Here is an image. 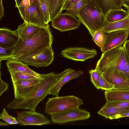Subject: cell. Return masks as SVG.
<instances>
[{"label":"cell","mask_w":129,"mask_h":129,"mask_svg":"<svg viewBox=\"0 0 129 129\" xmlns=\"http://www.w3.org/2000/svg\"><path fill=\"white\" fill-rule=\"evenodd\" d=\"M53 40L49 26L46 27H41L39 32L32 38L23 41L19 38L9 54L0 57V62L41 51L51 46Z\"/></svg>","instance_id":"obj_1"},{"label":"cell","mask_w":129,"mask_h":129,"mask_svg":"<svg viewBox=\"0 0 129 129\" xmlns=\"http://www.w3.org/2000/svg\"><path fill=\"white\" fill-rule=\"evenodd\" d=\"M54 72L41 74V81L37 89L30 96L24 99L14 100L7 106L12 109H22L35 111L37 106L49 94V91L55 80Z\"/></svg>","instance_id":"obj_2"},{"label":"cell","mask_w":129,"mask_h":129,"mask_svg":"<svg viewBox=\"0 0 129 129\" xmlns=\"http://www.w3.org/2000/svg\"><path fill=\"white\" fill-rule=\"evenodd\" d=\"M77 17L86 27L92 37L95 32L102 30L106 21L105 15L93 0H89Z\"/></svg>","instance_id":"obj_3"},{"label":"cell","mask_w":129,"mask_h":129,"mask_svg":"<svg viewBox=\"0 0 129 129\" xmlns=\"http://www.w3.org/2000/svg\"><path fill=\"white\" fill-rule=\"evenodd\" d=\"M125 64V50L122 46L103 53L95 69L101 74L107 71L115 69L123 71Z\"/></svg>","instance_id":"obj_4"},{"label":"cell","mask_w":129,"mask_h":129,"mask_svg":"<svg viewBox=\"0 0 129 129\" xmlns=\"http://www.w3.org/2000/svg\"><path fill=\"white\" fill-rule=\"evenodd\" d=\"M83 104L82 99L73 95L49 98L46 103L45 112L50 115L78 107Z\"/></svg>","instance_id":"obj_5"},{"label":"cell","mask_w":129,"mask_h":129,"mask_svg":"<svg viewBox=\"0 0 129 129\" xmlns=\"http://www.w3.org/2000/svg\"><path fill=\"white\" fill-rule=\"evenodd\" d=\"M54 58V53L51 46L39 52L23 56L14 59L19 60L28 65L38 68L49 65Z\"/></svg>","instance_id":"obj_6"},{"label":"cell","mask_w":129,"mask_h":129,"mask_svg":"<svg viewBox=\"0 0 129 129\" xmlns=\"http://www.w3.org/2000/svg\"><path fill=\"white\" fill-rule=\"evenodd\" d=\"M17 8L24 21L41 27H46L49 26L45 22L38 1L34 2L27 8L19 7Z\"/></svg>","instance_id":"obj_7"},{"label":"cell","mask_w":129,"mask_h":129,"mask_svg":"<svg viewBox=\"0 0 129 129\" xmlns=\"http://www.w3.org/2000/svg\"><path fill=\"white\" fill-rule=\"evenodd\" d=\"M40 81L41 76L37 79L17 80L12 82L14 100H21L29 97L37 89Z\"/></svg>","instance_id":"obj_8"},{"label":"cell","mask_w":129,"mask_h":129,"mask_svg":"<svg viewBox=\"0 0 129 129\" xmlns=\"http://www.w3.org/2000/svg\"><path fill=\"white\" fill-rule=\"evenodd\" d=\"M51 115L53 122L62 124L87 119L90 117V114L89 112L80 109L78 107L53 114Z\"/></svg>","instance_id":"obj_9"},{"label":"cell","mask_w":129,"mask_h":129,"mask_svg":"<svg viewBox=\"0 0 129 129\" xmlns=\"http://www.w3.org/2000/svg\"><path fill=\"white\" fill-rule=\"evenodd\" d=\"M82 70L76 71L71 68L65 69L62 72L55 74L54 83L49 91V94L57 96L62 86L70 80L82 75Z\"/></svg>","instance_id":"obj_10"},{"label":"cell","mask_w":129,"mask_h":129,"mask_svg":"<svg viewBox=\"0 0 129 129\" xmlns=\"http://www.w3.org/2000/svg\"><path fill=\"white\" fill-rule=\"evenodd\" d=\"M51 21L52 26L61 32L76 29L80 24L76 17L65 13H61Z\"/></svg>","instance_id":"obj_11"},{"label":"cell","mask_w":129,"mask_h":129,"mask_svg":"<svg viewBox=\"0 0 129 129\" xmlns=\"http://www.w3.org/2000/svg\"><path fill=\"white\" fill-rule=\"evenodd\" d=\"M17 119L21 125H41L50 123L49 120L43 114L31 110L18 113Z\"/></svg>","instance_id":"obj_12"},{"label":"cell","mask_w":129,"mask_h":129,"mask_svg":"<svg viewBox=\"0 0 129 129\" xmlns=\"http://www.w3.org/2000/svg\"><path fill=\"white\" fill-rule=\"evenodd\" d=\"M61 54L67 59L82 61L94 57L97 55V52L94 49L75 47L63 50L61 51Z\"/></svg>","instance_id":"obj_13"},{"label":"cell","mask_w":129,"mask_h":129,"mask_svg":"<svg viewBox=\"0 0 129 129\" xmlns=\"http://www.w3.org/2000/svg\"><path fill=\"white\" fill-rule=\"evenodd\" d=\"M129 32L123 30L113 31L106 34V39L103 46L101 49L103 53L112 49L122 46L127 40Z\"/></svg>","instance_id":"obj_14"},{"label":"cell","mask_w":129,"mask_h":129,"mask_svg":"<svg viewBox=\"0 0 129 129\" xmlns=\"http://www.w3.org/2000/svg\"><path fill=\"white\" fill-rule=\"evenodd\" d=\"M103 78L114 86V89H129V80L123 71L117 69L102 73Z\"/></svg>","instance_id":"obj_15"},{"label":"cell","mask_w":129,"mask_h":129,"mask_svg":"<svg viewBox=\"0 0 129 129\" xmlns=\"http://www.w3.org/2000/svg\"><path fill=\"white\" fill-rule=\"evenodd\" d=\"M19 38L16 30L3 27L0 29V46L4 47L14 46Z\"/></svg>","instance_id":"obj_16"},{"label":"cell","mask_w":129,"mask_h":129,"mask_svg":"<svg viewBox=\"0 0 129 129\" xmlns=\"http://www.w3.org/2000/svg\"><path fill=\"white\" fill-rule=\"evenodd\" d=\"M41 27L24 21L18 26L16 30L19 38L23 41L36 35L39 31Z\"/></svg>","instance_id":"obj_17"},{"label":"cell","mask_w":129,"mask_h":129,"mask_svg":"<svg viewBox=\"0 0 129 129\" xmlns=\"http://www.w3.org/2000/svg\"><path fill=\"white\" fill-rule=\"evenodd\" d=\"M128 12L127 16L118 21L112 23L106 21L102 31L105 34L116 30H123L129 32V8L125 7Z\"/></svg>","instance_id":"obj_18"},{"label":"cell","mask_w":129,"mask_h":129,"mask_svg":"<svg viewBox=\"0 0 129 129\" xmlns=\"http://www.w3.org/2000/svg\"><path fill=\"white\" fill-rule=\"evenodd\" d=\"M8 71L10 73L16 71L26 73L40 77L41 74L34 71L28 66V65L17 60H8L6 63Z\"/></svg>","instance_id":"obj_19"},{"label":"cell","mask_w":129,"mask_h":129,"mask_svg":"<svg viewBox=\"0 0 129 129\" xmlns=\"http://www.w3.org/2000/svg\"><path fill=\"white\" fill-rule=\"evenodd\" d=\"M104 94L106 101H129V89H113L105 90Z\"/></svg>","instance_id":"obj_20"},{"label":"cell","mask_w":129,"mask_h":129,"mask_svg":"<svg viewBox=\"0 0 129 129\" xmlns=\"http://www.w3.org/2000/svg\"><path fill=\"white\" fill-rule=\"evenodd\" d=\"M128 14V11L123 9H111L105 15L106 21L110 23L116 22L125 18Z\"/></svg>","instance_id":"obj_21"},{"label":"cell","mask_w":129,"mask_h":129,"mask_svg":"<svg viewBox=\"0 0 129 129\" xmlns=\"http://www.w3.org/2000/svg\"><path fill=\"white\" fill-rule=\"evenodd\" d=\"M105 15L111 9H123L121 0H93Z\"/></svg>","instance_id":"obj_22"},{"label":"cell","mask_w":129,"mask_h":129,"mask_svg":"<svg viewBox=\"0 0 129 129\" xmlns=\"http://www.w3.org/2000/svg\"><path fill=\"white\" fill-rule=\"evenodd\" d=\"M66 0H53L50 14L51 21L61 13Z\"/></svg>","instance_id":"obj_23"},{"label":"cell","mask_w":129,"mask_h":129,"mask_svg":"<svg viewBox=\"0 0 129 129\" xmlns=\"http://www.w3.org/2000/svg\"><path fill=\"white\" fill-rule=\"evenodd\" d=\"M89 0H81L74 4L70 9L67 10L65 13L75 17L80 10L88 3Z\"/></svg>","instance_id":"obj_24"},{"label":"cell","mask_w":129,"mask_h":129,"mask_svg":"<svg viewBox=\"0 0 129 129\" xmlns=\"http://www.w3.org/2000/svg\"><path fill=\"white\" fill-rule=\"evenodd\" d=\"M12 82L17 80H24L39 78L36 76L26 73L16 71L10 73Z\"/></svg>","instance_id":"obj_25"},{"label":"cell","mask_w":129,"mask_h":129,"mask_svg":"<svg viewBox=\"0 0 129 129\" xmlns=\"http://www.w3.org/2000/svg\"><path fill=\"white\" fill-rule=\"evenodd\" d=\"M92 37V40L100 48L104 46L106 40V34L102 31L95 32Z\"/></svg>","instance_id":"obj_26"},{"label":"cell","mask_w":129,"mask_h":129,"mask_svg":"<svg viewBox=\"0 0 129 129\" xmlns=\"http://www.w3.org/2000/svg\"><path fill=\"white\" fill-rule=\"evenodd\" d=\"M42 14L46 23L49 24L51 21L50 16L46 0H40L39 4Z\"/></svg>","instance_id":"obj_27"},{"label":"cell","mask_w":129,"mask_h":129,"mask_svg":"<svg viewBox=\"0 0 129 129\" xmlns=\"http://www.w3.org/2000/svg\"><path fill=\"white\" fill-rule=\"evenodd\" d=\"M90 75V80L94 86L98 89H100L99 82L102 74L95 69L89 71Z\"/></svg>","instance_id":"obj_28"},{"label":"cell","mask_w":129,"mask_h":129,"mask_svg":"<svg viewBox=\"0 0 129 129\" xmlns=\"http://www.w3.org/2000/svg\"><path fill=\"white\" fill-rule=\"evenodd\" d=\"M0 118L9 124H19L17 119L14 117L9 115L5 108H4L2 112L0 114Z\"/></svg>","instance_id":"obj_29"},{"label":"cell","mask_w":129,"mask_h":129,"mask_svg":"<svg viewBox=\"0 0 129 129\" xmlns=\"http://www.w3.org/2000/svg\"><path fill=\"white\" fill-rule=\"evenodd\" d=\"M99 86L100 89L105 90H111L114 89V86L105 79L102 75L99 81Z\"/></svg>","instance_id":"obj_30"},{"label":"cell","mask_w":129,"mask_h":129,"mask_svg":"<svg viewBox=\"0 0 129 129\" xmlns=\"http://www.w3.org/2000/svg\"><path fill=\"white\" fill-rule=\"evenodd\" d=\"M104 105L108 107L129 108V101L114 102L106 101Z\"/></svg>","instance_id":"obj_31"},{"label":"cell","mask_w":129,"mask_h":129,"mask_svg":"<svg viewBox=\"0 0 129 129\" xmlns=\"http://www.w3.org/2000/svg\"><path fill=\"white\" fill-rule=\"evenodd\" d=\"M14 46L10 47H4L0 46V57L7 56L13 50Z\"/></svg>","instance_id":"obj_32"},{"label":"cell","mask_w":129,"mask_h":129,"mask_svg":"<svg viewBox=\"0 0 129 129\" xmlns=\"http://www.w3.org/2000/svg\"><path fill=\"white\" fill-rule=\"evenodd\" d=\"M0 96L8 89L9 84L4 82L1 78L2 73L0 72Z\"/></svg>","instance_id":"obj_33"},{"label":"cell","mask_w":129,"mask_h":129,"mask_svg":"<svg viewBox=\"0 0 129 129\" xmlns=\"http://www.w3.org/2000/svg\"><path fill=\"white\" fill-rule=\"evenodd\" d=\"M81 0H66L64 5L62 11L70 9L75 4Z\"/></svg>","instance_id":"obj_34"},{"label":"cell","mask_w":129,"mask_h":129,"mask_svg":"<svg viewBox=\"0 0 129 129\" xmlns=\"http://www.w3.org/2000/svg\"><path fill=\"white\" fill-rule=\"evenodd\" d=\"M126 64L123 72L129 80V58L125 52Z\"/></svg>","instance_id":"obj_35"},{"label":"cell","mask_w":129,"mask_h":129,"mask_svg":"<svg viewBox=\"0 0 129 129\" xmlns=\"http://www.w3.org/2000/svg\"><path fill=\"white\" fill-rule=\"evenodd\" d=\"M30 5V0H22L21 3L19 5V7L27 8L29 7Z\"/></svg>","instance_id":"obj_36"},{"label":"cell","mask_w":129,"mask_h":129,"mask_svg":"<svg viewBox=\"0 0 129 129\" xmlns=\"http://www.w3.org/2000/svg\"><path fill=\"white\" fill-rule=\"evenodd\" d=\"M123 46L124 48L125 52L129 58V40H126Z\"/></svg>","instance_id":"obj_37"},{"label":"cell","mask_w":129,"mask_h":129,"mask_svg":"<svg viewBox=\"0 0 129 129\" xmlns=\"http://www.w3.org/2000/svg\"><path fill=\"white\" fill-rule=\"evenodd\" d=\"M4 16V9L3 5V0H0V20Z\"/></svg>","instance_id":"obj_38"},{"label":"cell","mask_w":129,"mask_h":129,"mask_svg":"<svg viewBox=\"0 0 129 129\" xmlns=\"http://www.w3.org/2000/svg\"><path fill=\"white\" fill-rule=\"evenodd\" d=\"M50 16L53 0H46Z\"/></svg>","instance_id":"obj_39"},{"label":"cell","mask_w":129,"mask_h":129,"mask_svg":"<svg viewBox=\"0 0 129 129\" xmlns=\"http://www.w3.org/2000/svg\"><path fill=\"white\" fill-rule=\"evenodd\" d=\"M123 4V7L124 8H129V0H121Z\"/></svg>","instance_id":"obj_40"},{"label":"cell","mask_w":129,"mask_h":129,"mask_svg":"<svg viewBox=\"0 0 129 129\" xmlns=\"http://www.w3.org/2000/svg\"><path fill=\"white\" fill-rule=\"evenodd\" d=\"M125 117H129V112L122 114L120 115L118 117V119Z\"/></svg>","instance_id":"obj_41"},{"label":"cell","mask_w":129,"mask_h":129,"mask_svg":"<svg viewBox=\"0 0 129 129\" xmlns=\"http://www.w3.org/2000/svg\"><path fill=\"white\" fill-rule=\"evenodd\" d=\"M15 7L18 8L22 0H15Z\"/></svg>","instance_id":"obj_42"},{"label":"cell","mask_w":129,"mask_h":129,"mask_svg":"<svg viewBox=\"0 0 129 129\" xmlns=\"http://www.w3.org/2000/svg\"><path fill=\"white\" fill-rule=\"evenodd\" d=\"M9 124L7 122H0V125L1 126H7L9 125Z\"/></svg>","instance_id":"obj_43"},{"label":"cell","mask_w":129,"mask_h":129,"mask_svg":"<svg viewBox=\"0 0 129 129\" xmlns=\"http://www.w3.org/2000/svg\"><path fill=\"white\" fill-rule=\"evenodd\" d=\"M37 1L38 2L39 4H40V0H30V5L31 4L34 2Z\"/></svg>","instance_id":"obj_44"},{"label":"cell","mask_w":129,"mask_h":129,"mask_svg":"<svg viewBox=\"0 0 129 129\" xmlns=\"http://www.w3.org/2000/svg\"><path fill=\"white\" fill-rule=\"evenodd\" d=\"M128 40H129V39Z\"/></svg>","instance_id":"obj_45"}]
</instances>
